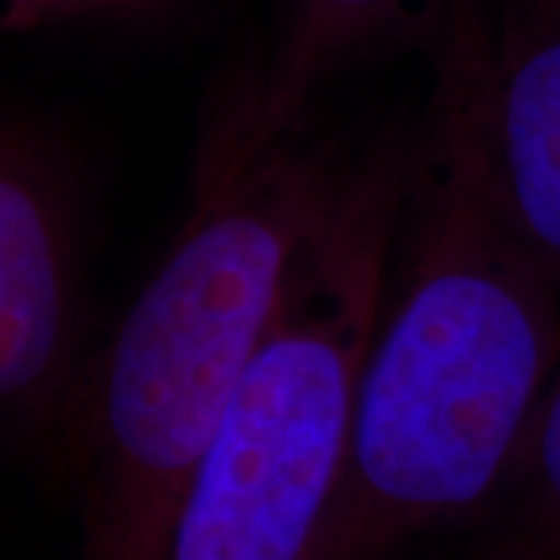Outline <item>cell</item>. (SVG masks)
<instances>
[{
    "instance_id": "3957f363",
    "label": "cell",
    "mask_w": 560,
    "mask_h": 560,
    "mask_svg": "<svg viewBox=\"0 0 560 560\" xmlns=\"http://www.w3.org/2000/svg\"><path fill=\"white\" fill-rule=\"evenodd\" d=\"M408 143L361 147L302 243L278 312L184 492L165 560H315L381 318Z\"/></svg>"
},
{
    "instance_id": "8992f818",
    "label": "cell",
    "mask_w": 560,
    "mask_h": 560,
    "mask_svg": "<svg viewBox=\"0 0 560 560\" xmlns=\"http://www.w3.org/2000/svg\"><path fill=\"white\" fill-rule=\"evenodd\" d=\"M486 22L504 184L560 278V0H486Z\"/></svg>"
},
{
    "instance_id": "5b68a950",
    "label": "cell",
    "mask_w": 560,
    "mask_h": 560,
    "mask_svg": "<svg viewBox=\"0 0 560 560\" xmlns=\"http://www.w3.org/2000/svg\"><path fill=\"white\" fill-rule=\"evenodd\" d=\"M460 0H280L278 32L202 143L194 187L241 172L312 125L320 94L361 66L423 54L445 38Z\"/></svg>"
},
{
    "instance_id": "7a4b0ae2",
    "label": "cell",
    "mask_w": 560,
    "mask_h": 560,
    "mask_svg": "<svg viewBox=\"0 0 560 560\" xmlns=\"http://www.w3.org/2000/svg\"><path fill=\"white\" fill-rule=\"evenodd\" d=\"M302 128L194 212L101 342L81 399L69 499L81 560H165L184 492L256 359L300 246L359 150Z\"/></svg>"
},
{
    "instance_id": "52a82bcc",
    "label": "cell",
    "mask_w": 560,
    "mask_h": 560,
    "mask_svg": "<svg viewBox=\"0 0 560 560\" xmlns=\"http://www.w3.org/2000/svg\"><path fill=\"white\" fill-rule=\"evenodd\" d=\"M399 560H560V377L480 508Z\"/></svg>"
},
{
    "instance_id": "9c48e42d",
    "label": "cell",
    "mask_w": 560,
    "mask_h": 560,
    "mask_svg": "<svg viewBox=\"0 0 560 560\" xmlns=\"http://www.w3.org/2000/svg\"><path fill=\"white\" fill-rule=\"evenodd\" d=\"M50 0H3V28L7 32H32L38 13Z\"/></svg>"
},
{
    "instance_id": "ba28073f",
    "label": "cell",
    "mask_w": 560,
    "mask_h": 560,
    "mask_svg": "<svg viewBox=\"0 0 560 560\" xmlns=\"http://www.w3.org/2000/svg\"><path fill=\"white\" fill-rule=\"evenodd\" d=\"M184 0H50L35 20V28L72 22H125L160 16Z\"/></svg>"
},
{
    "instance_id": "277c9868",
    "label": "cell",
    "mask_w": 560,
    "mask_h": 560,
    "mask_svg": "<svg viewBox=\"0 0 560 560\" xmlns=\"http://www.w3.org/2000/svg\"><path fill=\"white\" fill-rule=\"evenodd\" d=\"M101 342L75 160L60 131L10 106L0 131V433L7 458L62 499Z\"/></svg>"
},
{
    "instance_id": "6da1fadb",
    "label": "cell",
    "mask_w": 560,
    "mask_h": 560,
    "mask_svg": "<svg viewBox=\"0 0 560 560\" xmlns=\"http://www.w3.org/2000/svg\"><path fill=\"white\" fill-rule=\"evenodd\" d=\"M427 60L396 268L315 560H399L474 514L560 377V278L508 194L489 121L486 0H460Z\"/></svg>"
}]
</instances>
